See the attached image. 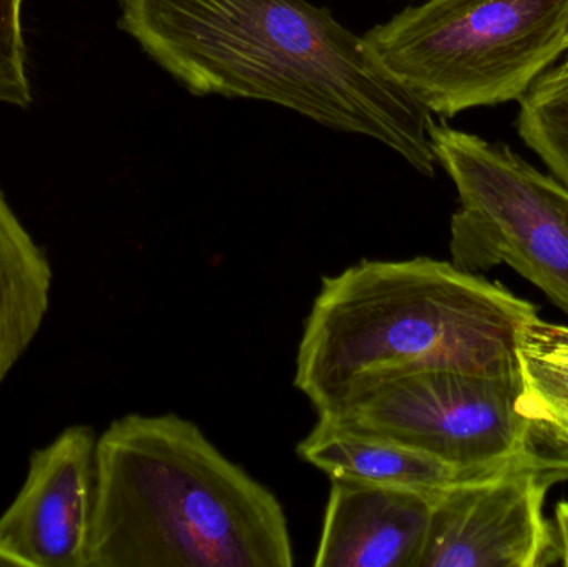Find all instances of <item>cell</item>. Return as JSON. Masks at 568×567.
<instances>
[{"label":"cell","mask_w":568,"mask_h":567,"mask_svg":"<svg viewBox=\"0 0 568 567\" xmlns=\"http://www.w3.org/2000/svg\"><path fill=\"white\" fill-rule=\"evenodd\" d=\"M120 30L192 95L275 103L434 176L430 113L310 0H119Z\"/></svg>","instance_id":"obj_1"},{"label":"cell","mask_w":568,"mask_h":567,"mask_svg":"<svg viewBox=\"0 0 568 567\" xmlns=\"http://www.w3.org/2000/svg\"><path fill=\"white\" fill-rule=\"evenodd\" d=\"M532 303L453 262L361 260L323 276L304 320L294 386L316 415L400 376L517 375Z\"/></svg>","instance_id":"obj_2"},{"label":"cell","mask_w":568,"mask_h":567,"mask_svg":"<svg viewBox=\"0 0 568 567\" xmlns=\"http://www.w3.org/2000/svg\"><path fill=\"white\" fill-rule=\"evenodd\" d=\"M282 503L175 413H130L97 439L87 567H291Z\"/></svg>","instance_id":"obj_3"},{"label":"cell","mask_w":568,"mask_h":567,"mask_svg":"<svg viewBox=\"0 0 568 567\" xmlns=\"http://www.w3.org/2000/svg\"><path fill=\"white\" fill-rule=\"evenodd\" d=\"M363 39L427 112L453 119L526 95L568 50V0H429Z\"/></svg>","instance_id":"obj_4"},{"label":"cell","mask_w":568,"mask_h":567,"mask_svg":"<svg viewBox=\"0 0 568 567\" xmlns=\"http://www.w3.org/2000/svg\"><path fill=\"white\" fill-rule=\"evenodd\" d=\"M427 136L459 193L450 262L470 273L509 265L568 315V186L509 145L433 117Z\"/></svg>","instance_id":"obj_5"},{"label":"cell","mask_w":568,"mask_h":567,"mask_svg":"<svg viewBox=\"0 0 568 567\" xmlns=\"http://www.w3.org/2000/svg\"><path fill=\"white\" fill-rule=\"evenodd\" d=\"M519 396V373L426 372L381 383L317 418L453 465L486 468L536 449Z\"/></svg>","instance_id":"obj_6"},{"label":"cell","mask_w":568,"mask_h":567,"mask_svg":"<svg viewBox=\"0 0 568 567\" xmlns=\"http://www.w3.org/2000/svg\"><path fill=\"white\" fill-rule=\"evenodd\" d=\"M568 482L567 456L534 449L434 499L420 567H544L559 563L546 518L550 489Z\"/></svg>","instance_id":"obj_7"},{"label":"cell","mask_w":568,"mask_h":567,"mask_svg":"<svg viewBox=\"0 0 568 567\" xmlns=\"http://www.w3.org/2000/svg\"><path fill=\"white\" fill-rule=\"evenodd\" d=\"M95 429L73 425L36 449L0 515V546L23 567H87L97 482Z\"/></svg>","instance_id":"obj_8"},{"label":"cell","mask_w":568,"mask_h":567,"mask_svg":"<svg viewBox=\"0 0 568 567\" xmlns=\"http://www.w3.org/2000/svg\"><path fill=\"white\" fill-rule=\"evenodd\" d=\"M434 496L369 483L331 482L317 567H420Z\"/></svg>","instance_id":"obj_9"},{"label":"cell","mask_w":568,"mask_h":567,"mask_svg":"<svg viewBox=\"0 0 568 567\" xmlns=\"http://www.w3.org/2000/svg\"><path fill=\"white\" fill-rule=\"evenodd\" d=\"M296 453L307 465L323 472L331 482L369 483L423 493L434 498L460 483L500 472L529 455L527 453L504 465L467 468L393 439L336 428L320 418L297 445Z\"/></svg>","instance_id":"obj_10"},{"label":"cell","mask_w":568,"mask_h":567,"mask_svg":"<svg viewBox=\"0 0 568 567\" xmlns=\"http://www.w3.org/2000/svg\"><path fill=\"white\" fill-rule=\"evenodd\" d=\"M52 285L45 252L0 190V385L42 330Z\"/></svg>","instance_id":"obj_11"},{"label":"cell","mask_w":568,"mask_h":567,"mask_svg":"<svg viewBox=\"0 0 568 567\" xmlns=\"http://www.w3.org/2000/svg\"><path fill=\"white\" fill-rule=\"evenodd\" d=\"M519 412L536 433L568 445V326L529 320L517 338Z\"/></svg>","instance_id":"obj_12"},{"label":"cell","mask_w":568,"mask_h":567,"mask_svg":"<svg viewBox=\"0 0 568 567\" xmlns=\"http://www.w3.org/2000/svg\"><path fill=\"white\" fill-rule=\"evenodd\" d=\"M517 129L524 142L568 186V62L549 69L519 100Z\"/></svg>","instance_id":"obj_13"},{"label":"cell","mask_w":568,"mask_h":567,"mask_svg":"<svg viewBox=\"0 0 568 567\" xmlns=\"http://www.w3.org/2000/svg\"><path fill=\"white\" fill-rule=\"evenodd\" d=\"M26 0H0V103L27 109L32 103L22 10Z\"/></svg>","instance_id":"obj_14"},{"label":"cell","mask_w":568,"mask_h":567,"mask_svg":"<svg viewBox=\"0 0 568 567\" xmlns=\"http://www.w3.org/2000/svg\"><path fill=\"white\" fill-rule=\"evenodd\" d=\"M556 531L557 555L559 563L568 567V502L560 503L556 509Z\"/></svg>","instance_id":"obj_15"},{"label":"cell","mask_w":568,"mask_h":567,"mask_svg":"<svg viewBox=\"0 0 568 567\" xmlns=\"http://www.w3.org/2000/svg\"><path fill=\"white\" fill-rule=\"evenodd\" d=\"M0 567H23V565L16 556L10 555L0 546Z\"/></svg>","instance_id":"obj_16"},{"label":"cell","mask_w":568,"mask_h":567,"mask_svg":"<svg viewBox=\"0 0 568 567\" xmlns=\"http://www.w3.org/2000/svg\"><path fill=\"white\" fill-rule=\"evenodd\" d=\"M567 62H568V59H567Z\"/></svg>","instance_id":"obj_17"}]
</instances>
